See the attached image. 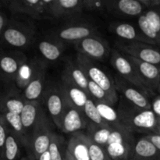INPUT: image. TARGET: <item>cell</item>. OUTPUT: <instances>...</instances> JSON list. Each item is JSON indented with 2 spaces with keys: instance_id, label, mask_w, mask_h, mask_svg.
Listing matches in <instances>:
<instances>
[{
  "instance_id": "1",
  "label": "cell",
  "mask_w": 160,
  "mask_h": 160,
  "mask_svg": "<svg viewBox=\"0 0 160 160\" xmlns=\"http://www.w3.org/2000/svg\"><path fill=\"white\" fill-rule=\"evenodd\" d=\"M117 110L120 115V126L130 132H150L153 134L158 127V117L152 109H139L122 97Z\"/></svg>"
},
{
  "instance_id": "2",
  "label": "cell",
  "mask_w": 160,
  "mask_h": 160,
  "mask_svg": "<svg viewBox=\"0 0 160 160\" xmlns=\"http://www.w3.org/2000/svg\"><path fill=\"white\" fill-rule=\"evenodd\" d=\"M135 142L132 133L120 125H111L104 148L112 160H131Z\"/></svg>"
},
{
  "instance_id": "3",
  "label": "cell",
  "mask_w": 160,
  "mask_h": 160,
  "mask_svg": "<svg viewBox=\"0 0 160 160\" xmlns=\"http://www.w3.org/2000/svg\"><path fill=\"white\" fill-rule=\"evenodd\" d=\"M76 62L84 71L88 80L100 86L108 94L115 105L118 102V92L116 89L114 79L109 77V74L95 62V59L88 56L78 53L76 58Z\"/></svg>"
},
{
  "instance_id": "4",
  "label": "cell",
  "mask_w": 160,
  "mask_h": 160,
  "mask_svg": "<svg viewBox=\"0 0 160 160\" xmlns=\"http://www.w3.org/2000/svg\"><path fill=\"white\" fill-rule=\"evenodd\" d=\"M110 62L120 78L137 87L146 95H149L154 93L142 81L137 69L127 57L126 55L117 49H112L111 51Z\"/></svg>"
},
{
  "instance_id": "5",
  "label": "cell",
  "mask_w": 160,
  "mask_h": 160,
  "mask_svg": "<svg viewBox=\"0 0 160 160\" xmlns=\"http://www.w3.org/2000/svg\"><path fill=\"white\" fill-rule=\"evenodd\" d=\"M116 46L126 56L160 67V46L137 42H118Z\"/></svg>"
},
{
  "instance_id": "6",
  "label": "cell",
  "mask_w": 160,
  "mask_h": 160,
  "mask_svg": "<svg viewBox=\"0 0 160 160\" xmlns=\"http://www.w3.org/2000/svg\"><path fill=\"white\" fill-rule=\"evenodd\" d=\"M32 25L21 22L6 24L2 35L3 40L14 48H27L31 44L35 34V28Z\"/></svg>"
},
{
  "instance_id": "7",
  "label": "cell",
  "mask_w": 160,
  "mask_h": 160,
  "mask_svg": "<svg viewBox=\"0 0 160 160\" xmlns=\"http://www.w3.org/2000/svg\"><path fill=\"white\" fill-rule=\"evenodd\" d=\"M54 133L51 128L49 120L45 117L34 128L30 137L27 148L30 152L28 156L37 160L42 153L48 151Z\"/></svg>"
},
{
  "instance_id": "8",
  "label": "cell",
  "mask_w": 160,
  "mask_h": 160,
  "mask_svg": "<svg viewBox=\"0 0 160 160\" xmlns=\"http://www.w3.org/2000/svg\"><path fill=\"white\" fill-rule=\"evenodd\" d=\"M50 0H14L8 2V8L14 14H24L35 20L51 19Z\"/></svg>"
},
{
  "instance_id": "9",
  "label": "cell",
  "mask_w": 160,
  "mask_h": 160,
  "mask_svg": "<svg viewBox=\"0 0 160 160\" xmlns=\"http://www.w3.org/2000/svg\"><path fill=\"white\" fill-rule=\"evenodd\" d=\"M114 84L117 92L131 105L141 109H152V102L148 95L137 87L130 84L120 76L114 78Z\"/></svg>"
},
{
  "instance_id": "10",
  "label": "cell",
  "mask_w": 160,
  "mask_h": 160,
  "mask_svg": "<svg viewBox=\"0 0 160 160\" xmlns=\"http://www.w3.org/2000/svg\"><path fill=\"white\" fill-rule=\"evenodd\" d=\"M93 34H95V28L92 25L86 23H74L62 26L55 31L53 32L52 38L61 43H77L79 41Z\"/></svg>"
},
{
  "instance_id": "11",
  "label": "cell",
  "mask_w": 160,
  "mask_h": 160,
  "mask_svg": "<svg viewBox=\"0 0 160 160\" xmlns=\"http://www.w3.org/2000/svg\"><path fill=\"white\" fill-rule=\"evenodd\" d=\"M88 120L83 111L73 106L67 100V107L60 123V130L65 134H73L87 130Z\"/></svg>"
},
{
  "instance_id": "12",
  "label": "cell",
  "mask_w": 160,
  "mask_h": 160,
  "mask_svg": "<svg viewBox=\"0 0 160 160\" xmlns=\"http://www.w3.org/2000/svg\"><path fill=\"white\" fill-rule=\"evenodd\" d=\"M78 53L95 60H102L109 52V45L106 41L95 34L88 36L75 43Z\"/></svg>"
},
{
  "instance_id": "13",
  "label": "cell",
  "mask_w": 160,
  "mask_h": 160,
  "mask_svg": "<svg viewBox=\"0 0 160 160\" xmlns=\"http://www.w3.org/2000/svg\"><path fill=\"white\" fill-rule=\"evenodd\" d=\"M28 60L22 52L0 53V78L6 83L15 82L20 67Z\"/></svg>"
},
{
  "instance_id": "14",
  "label": "cell",
  "mask_w": 160,
  "mask_h": 160,
  "mask_svg": "<svg viewBox=\"0 0 160 160\" xmlns=\"http://www.w3.org/2000/svg\"><path fill=\"white\" fill-rule=\"evenodd\" d=\"M67 99L60 87H56L48 92L45 98V105L48 114L56 128L59 129L61 120L67 107Z\"/></svg>"
},
{
  "instance_id": "15",
  "label": "cell",
  "mask_w": 160,
  "mask_h": 160,
  "mask_svg": "<svg viewBox=\"0 0 160 160\" xmlns=\"http://www.w3.org/2000/svg\"><path fill=\"white\" fill-rule=\"evenodd\" d=\"M127 57L137 69L141 79L147 87L153 92L158 90L160 83V67L143 62L131 56H127Z\"/></svg>"
},
{
  "instance_id": "16",
  "label": "cell",
  "mask_w": 160,
  "mask_h": 160,
  "mask_svg": "<svg viewBox=\"0 0 160 160\" xmlns=\"http://www.w3.org/2000/svg\"><path fill=\"white\" fill-rule=\"evenodd\" d=\"M46 117L40 102H27L23 111L20 113L22 123L26 131L27 136L29 138L37 125Z\"/></svg>"
},
{
  "instance_id": "17",
  "label": "cell",
  "mask_w": 160,
  "mask_h": 160,
  "mask_svg": "<svg viewBox=\"0 0 160 160\" xmlns=\"http://www.w3.org/2000/svg\"><path fill=\"white\" fill-rule=\"evenodd\" d=\"M84 10L82 0H50L51 19L70 17L81 13Z\"/></svg>"
},
{
  "instance_id": "18",
  "label": "cell",
  "mask_w": 160,
  "mask_h": 160,
  "mask_svg": "<svg viewBox=\"0 0 160 160\" xmlns=\"http://www.w3.org/2000/svg\"><path fill=\"white\" fill-rule=\"evenodd\" d=\"M46 71V65L39 59L27 60L20 67L15 83L19 88L24 89L41 73Z\"/></svg>"
},
{
  "instance_id": "19",
  "label": "cell",
  "mask_w": 160,
  "mask_h": 160,
  "mask_svg": "<svg viewBox=\"0 0 160 160\" xmlns=\"http://www.w3.org/2000/svg\"><path fill=\"white\" fill-rule=\"evenodd\" d=\"M67 151L75 160H90L88 138L86 133L71 134L67 144Z\"/></svg>"
},
{
  "instance_id": "20",
  "label": "cell",
  "mask_w": 160,
  "mask_h": 160,
  "mask_svg": "<svg viewBox=\"0 0 160 160\" xmlns=\"http://www.w3.org/2000/svg\"><path fill=\"white\" fill-rule=\"evenodd\" d=\"M109 30L111 33L123 40H126V42H137L150 44L149 41L143 35L140 30H138L131 23L115 22L109 24Z\"/></svg>"
},
{
  "instance_id": "21",
  "label": "cell",
  "mask_w": 160,
  "mask_h": 160,
  "mask_svg": "<svg viewBox=\"0 0 160 160\" xmlns=\"http://www.w3.org/2000/svg\"><path fill=\"white\" fill-rule=\"evenodd\" d=\"M62 81L80 88L84 92H88V78L85 75L79 66L75 62L69 61L66 63L64 70L62 73Z\"/></svg>"
},
{
  "instance_id": "22",
  "label": "cell",
  "mask_w": 160,
  "mask_h": 160,
  "mask_svg": "<svg viewBox=\"0 0 160 160\" xmlns=\"http://www.w3.org/2000/svg\"><path fill=\"white\" fill-rule=\"evenodd\" d=\"M106 9L123 15L129 17L141 16L145 6L140 0H119V1H106Z\"/></svg>"
},
{
  "instance_id": "23",
  "label": "cell",
  "mask_w": 160,
  "mask_h": 160,
  "mask_svg": "<svg viewBox=\"0 0 160 160\" xmlns=\"http://www.w3.org/2000/svg\"><path fill=\"white\" fill-rule=\"evenodd\" d=\"M0 117L6 124L9 133L14 134L21 142L22 145L28 148V138L24 128L23 126V123H22L20 114L8 112H1Z\"/></svg>"
},
{
  "instance_id": "24",
  "label": "cell",
  "mask_w": 160,
  "mask_h": 160,
  "mask_svg": "<svg viewBox=\"0 0 160 160\" xmlns=\"http://www.w3.org/2000/svg\"><path fill=\"white\" fill-rule=\"evenodd\" d=\"M131 160H160V150L143 136L136 141Z\"/></svg>"
},
{
  "instance_id": "25",
  "label": "cell",
  "mask_w": 160,
  "mask_h": 160,
  "mask_svg": "<svg viewBox=\"0 0 160 160\" xmlns=\"http://www.w3.org/2000/svg\"><path fill=\"white\" fill-rule=\"evenodd\" d=\"M61 88L69 102L71 103L73 106L79 109L80 110H84L87 101L89 98H91L87 92L80 88L65 81H62Z\"/></svg>"
},
{
  "instance_id": "26",
  "label": "cell",
  "mask_w": 160,
  "mask_h": 160,
  "mask_svg": "<svg viewBox=\"0 0 160 160\" xmlns=\"http://www.w3.org/2000/svg\"><path fill=\"white\" fill-rule=\"evenodd\" d=\"M38 48L42 57L49 62L58 60L63 52L62 43L52 38L51 39L41 40L38 45Z\"/></svg>"
},
{
  "instance_id": "27",
  "label": "cell",
  "mask_w": 160,
  "mask_h": 160,
  "mask_svg": "<svg viewBox=\"0 0 160 160\" xmlns=\"http://www.w3.org/2000/svg\"><path fill=\"white\" fill-rule=\"evenodd\" d=\"M46 82V71L41 73L36 78H34L28 86L23 89V98L26 102H38L44 94Z\"/></svg>"
},
{
  "instance_id": "28",
  "label": "cell",
  "mask_w": 160,
  "mask_h": 160,
  "mask_svg": "<svg viewBox=\"0 0 160 160\" xmlns=\"http://www.w3.org/2000/svg\"><path fill=\"white\" fill-rule=\"evenodd\" d=\"M26 102H27L25 101L23 96H20L14 91H9V93L5 96L2 103L0 113L8 112L20 115Z\"/></svg>"
},
{
  "instance_id": "29",
  "label": "cell",
  "mask_w": 160,
  "mask_h": 160,
  "mask_svg": "<svg viewBox=\"0 0 160 160\" xmlns=\"http://www.w3.org/2000/svg\"><path fill=\"white\" fill-rule=\"evenodd\" d=\"M21 142L14 134L9 133L4 148L2 152V160H20L21 153Z\"/></svg>"
},
{
  "instance_id": "30",
  "label": "cell",
  "mask_w": 160,
  "mask_h": 160,
  "mask_svg": "<svg viewBox=\"0 0 160 160\" xmlns=\"http://www.w3.org/2000/svg\"><path fill=\"white\" fill-rule=\"evenodd\" d=\"M95 102L102 118L104 120L105 122H106L109 125H120V115H119L117 109H116L113 106H111L107 103L97 102Z\"/></svg>"
},
{
  "instance_id": "31",
  "label": "cell",
  "mask_w": 160,
  "mask_h": 160,
  "mask_svg": "<svg viewBox=\"0 0 160 160\" xmlns=\"http://www.w3.org/2000/svg\"><path fill=\"white\" fill-rule=\"evenodd\" d=\"M49 152L51 160H65L67 145L62 137L54 133L49 146Z\"/></svg>"
},
{
  "instance_id": "32",
  "label": "cell",
  "mask_w": 160,
  "mask_h": 160,
  "mask_svg": "<svg viewBox=\"0 0 160 160\" xmlns=\"http://www.w3.org/2000/svg\"><path fill=\"white\" fill-rule=\"evenodd\" d=\"M83 112L84 113L89 123H92V124L98 125V126H105V125L108 124L102 118L96 104L92 98H89L87 101V103L84 106Z\"/></svg>"
},
{
  "instance_id": "33",
  "label": "cell",
  "mask_w": 160,
  "mask_h": 160,
  "mask_svg": "<svg viewBox=\"0 0 160 160\" xmlns=\"http://www.w3.org/2000/svg\"><path fill=\"white\" fill-rule=\"evenodd\" d=\"M138 23L139 30L143 34V35L149 41L150 44L160 46V38L152 29L145 14L143 13L139 16Z\"/></svg>"
},
{
  "instance_id": "34",
  "label": "cell",
  "mask_w": 160,
  "mask_h": 160,
  "mask_svg": "<svg viewBox=\"0 0 160 160\" xmlns=\"http://www.w3.org/2000/svg\"><path fill=\"white\" fill-rule=\"evenodd\" d=\"M88 92L92 99L97 102H103L114 106L113 102L109 98L108 94L100 86L95 84L93 81L88 80Z\"/></svg>"
},
{
  "instance_id": "35",
  "label": "cell",
  "mask_w": 160,
  "mask_h": 160,
  "mask_svg": "<svg viewBox=\"0 0 160 160\" xmlns=\"http://www.w3.org/2000/svg\"><path fill=\"white\" fill-rule=\"evenodd\" d=\"M88 138L90 160H112L103 147L94 142L88 136Z\"/></svg>"
},
{
  "instance_id": "36",
  "label": "cell",
  "mask_w": 160,
  "mask_h": 160,
  "mask_svg": "<svg viewBox=\"0 0 160 160\" xmlns=\"http://www.w3.org/2000/svg\"><path fill=\"white\" fill-rule=\"evenodd\" d=\"M144 14L152 29L160 38V8L148 9Z\"/></svg>"
},
{
  "instance_id": "37",
  "label": "cell",
  "mask_w": 160,
  "mask_h": 160,
  "mask_svg": "<svg viewBox=\"0 0 160 160\" xmlns=\"http://www.w3.org/2000/svg\"><path fill=\"white\" fill-rule=\"evenodd\" d=\"M84 10L102 11L106 9V1H95V0H82Z\"/></svg>"
},
{
  "instance_id": "38",
  "label": "cell",
  "mask_w": 160,
  "mask_h": 160,
  "mask_svg": "<svg viewBox=\"0 0 160 160\" xmlns=\"http://www.w3.org/2000/svg\"><path fill=\"white\" fill-rule=\"evenodd\" d=\"M8 134H9V131H8L7 128L0 117V156L3 151V148H4Z\"/></svg>"
},
{
  "instance_id": "39",
  "label": "cell",
  "mask_w": 160,
  "mask_h": 160,
  "mask_svg": "<svg viewBox=\"0 0 160 160\" xmlns=\"http://www.w3.org/2000/svg\"><path fill=\"white\" fill-rule=\"evenodd\" d=\"M145 7L150 9L160 8V0H140Z\"/></svg>"
},
{
  "instance_id": "40",
  "label": "cell",
  "mask_w": 160,
  "mask_h": 160,
  "mask_svg": "<svg viewBox=\"0 0 160 160\" xmlns=\"http://www.w3.org/2000/svg\"><path fill=\"white\" fill-rule=\"evenodd\" d=\"M144 137L152 142L156 148L160 150V136L156 134H148Z\"/></svg>"
},
{
  "instance_id": "41",
  "label": "cell",
  "mask_w": 160,
  "mask_h": 160,
  "mask_svg": "<svg viewBox=\"0 0 160 160\" xmlns=\"http://www.w3.org/2000/svg\"><path fill=\"white\" fill-rule=\"evenodd\" d=\"M152 109L158 117H160V96L157 97L154 102H152Z\"/></svg>"
},
{
  "instance_id": "42",
  "label": "cell",
  "mask_w": 160,
  "mask_h": 160,
  "mask_svg": "<svg viewBox=\"0 0 160 160\" xmlns=\"http://www.w3.org/2000/svg\"><path fill=\"white\" fill-rule=\"evenodd\" d=\"M4 83L6 82H5V81L0 78V109H1L2 103V101L3 99H4L5 96H6V95L9 92H5L4 87H3V84H4Z\"/></svg>"
},
{
  "instance_id": "43",
  "label": "cell",
  "mask_w": 160,
  "mask_h": 160,
  "mask_svg": "<svg viewBox=\"0 0 160 160\" xmlns=\"http://www.w3.org/2000/svg\"><path fill=\"white\" fill-rule=\"evenodd\" d=\"M6 26V18L4 14L0 12V37L2 35L5 28Z\"/></svg>"
},
{
  "instance_id": "44",
  "label": "cell",
  "mask_w": 160,
  "mask_h": 160,
  "mask_svg": "<svg viewBox=\"0 0 160 160\" xmlns=\"http://www.w3.org/2000/svg\"><path fill=\"white\" fill-rule=\"evenodd\" d=\"M48 149H49V148H48ZM37 160H51V156H50L49 150L42 153V154L38 158Z\"/></svg>"
},
{
  "instance_id": "45",
  "label": "cell",
  "mask_w": 160,
  "mask_h": 160,
  "mask_svg": "<svg viewBox=\"0 0 160 160\" xmlns=\"http://www.w3.org/2000/svg\"><path fill=\"white\" fill-rule=\"evenodd\" d=\"M65 160H75L73 159V157H72L71 156H70V154L68 153V152L66 151V155H65Z\"/></svg>"
},
{
  "instance_id": "46",
  "label": "cell",
  "mask_w": 160,
  "mask_h": 160,
  "mask_svg": "<svg viewBox=\"0 0 160 160\" xmlns=\"http://www.w3.org/2000/svg\"><path fill=\"white\" fill-rule=\"evenodd\" d=\"M153 134H158V135L160 136V126H158L157 128H156V130H155L154 133Z\"/></svg>"
},
{
  "instance_id": "47",
  "label": "cell",
  "mask_w": 160,
  "mask_h": 160,
  "mask_svg": "<svg viewBox=\"0 0 160 160\" xmlns=\"http://www.w3.org/2000/svg\"><path fill=\"white\" fill-rule=\"evenodd\" d=\"M20 160H31V158L29 156H22L20 158Z\"/></svg>"
},
{
  "instance_id": "48",
  "label": "cell",
  "mask_w": 160,
  "mask_h": 160,
  "mask_svg": "<svg viewBox=\"0 0 160 160\" xmlns=\"http://www.w3.org/2000/svg\"><path fill=\"white\" fill-rule=\"evenodd\" d=\"M158 126H160V117H158Z\"/></svg>"
},
{
  "instance_id": "49",
  "label": "cell",
  "mask_w": 160,
  "mask_h": 160,
  "mask_svg": "<svg viewBox=\"0 0 160 160\" xmlns=\"http://www.w3.org/2000/svg\"><path fill=\"white\" fill-rule=\"evenodd\" d=\"M158 91H159V93H160V83H159V88H158Z\"/></svg>"
},
{
  "instance_id": "50",
  "label": "cell",
  "mask_w": 160,
  "mask_h": 160,
  "mask_svg": "<svg viewBox=\"0 0 160 160\" xmlns=\"http://www.w3.org/2000/svg\"><path fill=\"white\" fill-rule=\"evenodd\" d=\"M30 157H31V156H30ZM31 160H35L34 159H33V158H31Z\"/></svg>"
},
{
  "instance_id": "51",
  "label": "cell",
  "mask_w": 160,
  "mask_h": 160,
  "mask_svg": "<svg viewBox=\"0 0 160 160\" xmlns=\"http://www.w3.org/2000/svg\"><path fill=\"white\" fill-rule=\"evenodd\" d=\"M0 160H2V157H1V156H0Z\"/></svg>"
}]
</instances>
